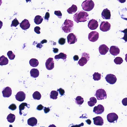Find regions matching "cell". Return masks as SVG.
Returning <instances> with one entry per match:
<instances>
[{"mask_svg":"<svg viewBox=\"0 0 127 127\" xmlns=\"http://www.w3.org/2000/svg\"><path fill=\"white\" fill-rule=\"evenodd\" d=\"M39 63L38 60L35 58H32L29 61V64L30 66L33 67L38 66Z\"/></svg>","mask_w":127,"mask_h":127,"instance_id":"obj_26","label":"cell"},{"mask_svg":"<svg viewBox=\"0 0 127 127\" xmlns=\"http://www.w3.org/2000/svg\"><path fill=\"white\" fill-rule=\"evenodd\" d=\"M8 108L11 110L14 111L16 109L17 106L15 104H13L9 106Z\"/></svg>","mask_w":127,"mask_h":127,"instance_id":"obj_39","label":"cell"},{"mask_svg":"<svg viewBox=\"0 0 127 127\" xmlns=\"http://www.w3.org/2000/svg\"><path fill=\"white\" fill-rule=\"evenodd\" d=\"M81 6L84 10L90 11L93 9L95 4L92 0H86L83 2Z\"/></svg>","mask_w":127,"mask_h":127,"instance_id":"obj_3","label":"cell"},{"mask_svg":"<svg viewBox=\"0 0 127 127\" xmlns=\"http://www.w3.org/2000/svg\"><path fill=\"white\" fill-rule=\"evenodd\" d=\"M26 3H28V2H31V0H26Z\"/></svg>","mask_w":127,"mask_h":127,"instance_id":"obj_54","label":"cell"},{"mask_svg":"<svg viewBox=\"0 0 127 127\" xmlns=\"http://www.w3.org/2000/svg\"><path fill=\"white\" fill-rule=\"evenodd\" d=\"M37 119L35 117H33L28 119V123L29 125L33 127L37 125Z\"/></svg>","mask_w":127,"mask_h":127,"instance_id":"obj_21","label":"cell"},{"mask_svg":"<svg viewBox=\"0 0 127 127\" xmlns=\"http://www.w3.org/2000/svg\"><path fill=\"white\" fill-rule=\"evenodd\" d=\"M87 123L89 124L90 125L92 123V121L90 119H88L85 121Z\"/></svg>","mask_w":127,"mask_h":127,"instance_id":"obj_49","label":"cell"},{"mask_svg":"<svg viewBox=\"0 0 127 127\" xmlns=\"http://www.w3.org/2000/svg\"><path fill=\"white\" fill-rule=\"evenodd\" d=\"M44 107L41 104L38 106L37 109L38 110L41 111L43 109Z\"/></svg>","mask_w":127,"mask_h":127,"instance_id":"obj_45","label":"cell"},{"mask_svg":"<svg viewBox=\"0 0 127 127\" xmlns=\"http://www.w3.org/2000/svg\"><path fill=\"white\" fill-rule=\"evenodd\" d=\"M102 17L103 19L110 20L111 14L110 11L107 8L104 9L102 13Z\"/></svg>","mask_w":127,"mask_h":127,"instance_id":"obj_14","label":"cell"},{"mask_svg":"<svg viewBox=\"0 0 127 127\" xmlns=\"http://www.w3.org/2000/svg\"><path fill=\"white\" fill-rule=\"evenodd\" d=\"M47 41L46 40H42L41 42V43H42V44H43L44 43H46L47 42Z\"/></svg>","mask_w":127,"mask_h":127,"instance_id":"obj_52","label":"cell"},{"mask_svg":"<svg viewBox=\"0 0 127 127\" xmlns=\"http://www.w3.org/2000/svg\"><path fill=\"white\" fill-rule=\"evenodd\" d=\"M123 61L122 58L120 57H116L114 60V63L117 65L121 64Z\"/></svg>","mask_w":127,"mask_h":127,"instance_id":"obj_35","label":"cell"},{"mask_svg":"<svg viewBox=\"0 0 127 127\" xmlns=\"http://www.w3.org/2000/svg\"><path fill=\"white\" fill-rule=\"evenodd\" d=\"M117 1L122 3H124L126 1V0H117Z\"/></svg>","mask_w":127,"mask_h":127,"instance_id":"obj_50","label":"cell"},{"mask_svg":"<svg viewBox=\"0 0 127 127\" xmlns=\"http://www.w3.org/2000/svg\"><path fill=\"white\" fill-rule=\"evenodd\" d=\"M20 26L23 30H25L29 28L30 24L28 20L25 19L20 23Z\"/></svg>","mask_w":127,"mask_h":127,"instance_id":"obj_18","label":"cell"},{"mask_svg":"<svg viewBox=\"0 0 127 127\" xmlns=\"http://www.w3.org/2000/svg\"><path fill=\"white\" fill-rule=\"evenodd\" d=\"M66 39L64 38H61L58 40L59 43L61 45H64L66 43Z\"/></svg>","mask_w":127,"mask_h":127,"instance_id":"obj_38","label":"cell"},{"mask_svg":"<svg viewBox=\"0 0 127 127\" xmlns=\"http://www.w3.org/2000/svg\"><path fill=\"white\" fill-rule=\"evenodd\" d=\"M75 61L78 60L79 59V57L78 56L75 55L73 57Z\"/></svg>","mask_w":127,"mask_h":127,"instance_id":"obj_47","label":"cell"},{"mask_svg":"<svg viewBox=\"0 0 127 127\" xmlns=\"http://www.w3.org/2000/svg\"><path fill=\"white\" fill-rule=\"evenodd\" d=\"M67 56L66 54L64 53L61 52L58 55L56 56L54 58L57 61L60 59L65 60L66 59Z\"/></svg>","mask_w":127,"mask_h":127,"instance_id":"obj_25","label":"cell"},{"mask_svg":"<svg viewBox=\"0 0 127 127\" xmlns=\"http://www.w3.org/2000/svg\"><path fill=\"white\" fill-rule=\"evenodd\" d=\"M50 17V14L48 12H47L45 14L44 19L45 21H48L49 20Z\"/></svg>","mask_w":127,"mask_h":127,"instance_id":"obj_43","label":"cell"},{"mask_svg":"<svg viewBox=\"0 0 127 127\" xmlns=\"http://www.w3.org/2000/svg\"><path fill=\"white\" fill-rule=\"evenodd\" d=\"M107 119L108 122L110 123H115L116 121L117 122L118 116L115 113H110L107 115Z\"/></svg>","mask_w":127,"mask_h":127,"instance_id":"obj_7","label":"cell"},{"mask_svg":"<svg viewBox=\"0 0 127 127\" xmlns=\"http://www.w3.org/2000/svg\"><path fill=\"white\" fill-rule=\"evenodd\" d=\"M90 101L88 102V105L90 107H92L95 105L97 103V99L94 97L91 98Z\"/></svg>","mask_w":127,"mask_h":127,"instance_id":"obj_28","label":"cell"},{"mask_svg":"<svg viewBox=\"0 0 127 127\" xmlns=\"http://www.w3.org/2000/svg\"><path fill=\"white\" fill-rule=\"evenodd\" d=\"M99 38V33L95 31H93L89 34L88 39L90 42H94L97 41Z\"/></svg>","mask_w":127,"mask_h":127,"instance_id":"obj_6","label":"cell"},{"mask_svg":"<svg viewBox=\"0 0 127 127\" xmlns=\"http://www.w3.org/2000/svg\"><path fill=\"white\" fill-rule=\"evenodd\" d=\"M15 115L11 113L8 114L7 117L8 121L10 123H13L15 121Z\"/></svg>","mask_w":127,"mask_h":127,"instance_id":"obj_29","label":"cell"},{"mask_svg":"<svg viewBox=\"0 0 127 127\" xmlns=\"http://www.w3.org/2000/svg\"><path fill=\"white\" fill-rule=\"evenodd\" d=\"M31 76L34 78L38 77L39 75V71L37 69L33 68L30 71Z\"/></svg>","mask_w":127,"mask_h":127,"instance_id":"obj_22","label":"cell"},{"mask_svg":"<svg viewBox=\"0 0 127 127\" xmlns=\"http://www.w3.org/2000/svg\"><path fill=\"white\" fill-rule=\"evenodd\" d=\"M104 106L101 105L99 104L94 107L93 112L97 114H101L104 112Z\"/></svg>","mask_w":127,"mask_h":127,"instance_id":"obj_15","label":"cell"},{"mask_svg":"<svg viewBox=\"0 0 127 127\" xmlns=\"http://www.w3.org/2000/svg\"><path fill=\"white\" fill-rule=\"evenodd\" d=\"M90 59L89 54L86 52H83L81 58L78 62V64L80 66H83L86 64Z\"/></svg>","mask_w":127,"mask_h":127,"instance_id":"obj_4","label":"cell"},{"mask_svg":"<svg viewBox=\"0 0 127 127\" xmlns=\"http://www.w3.org/2000/svg\"><path fill=\"white\" fill-rule=\"evenodd\" d=\"M54 14L57 16L60 19H61L62 18V14L60 11H55L54 12Z\"/></svg>","mask_w":127,"mask_h":127,"instance_id":"obj_40","label":"cell"},{"mask_svg":"<svg viewBox=\"0 0 127 127\" xmlns=\"http://www.w3.org/2000/svg\"><path fill=\"white\" fill-rule=\"evenodd\" d=\"M53 51L54 53H58L59 51V49H58L56 48H53Z\"/></svg>","mask_w":127,"mask_h":127,"instance_id":"obj_48","label":"cell"},{"mask_svg":"<svg viewBox=\"0 0 127 127\" xmlns=\"http://www.w3.org/2000/svg\"><path fill=\"white\" fill-rule=\"evenodd\" d=\"M26 94L22 91L18 92L15 95V98L17 100L20 102L23 101L25 99Z\"/></svg>","mask_w":127,"mask_h":127,"instance_id":"obj_16","label":"cell"},{"mask_svg":"<svg viewBox=\"0 0 127 127\" xmlns=\"http://www.w3.org/2000/svg\"><path fill=\"white\" fill-rule=\"evenodd\" d=\"M95 95L98 100H101L106 99L107 97L106 92L104 89H100L97 90Z\"/></svg>","mask_w":127,"mask_h":127,"instance_id":"obj_5","label":"cell"},{"mask_svg":"<svg viewBox=\"0 0 127 127\" xmlns=\"http://www.w3.org/2000/svg\"><path fill=\"white\" fill-rule=\"evenodd\" d=\"M111 24L107 21L102 22L100 26V29L104 32L109 31L111 28Z\"/></svg>","mask_w":127,"mask_h":127,"instance_id":"obj_8","label":"cell"},{"mask_svg":"<svg viewBox=\"0 0 127 127\" xmlns=\"http://www.w3.org/2000/svg\"><path fill=\"white\" fill-rule=\"evenodd\" d=\"M41 29V28L39 27L36 26L34 28V30L36 33L39 34L41 33V32L40 31Z\"/></svg>","mask_w":127,"mask_h":127,"instance_id":"obj_41","label":"cell"},{"mask_svg":"<svg viewBox=\"0 0 127 127\" xmlns=\"http://www.w3.org/2000/svg\"><path fill=\"white\" fill-rule=\"evenodd\" d=\"M7 55L9 58L11 60L14 59L15 57V54L11 51H9L7 53Z\"/></svg>","mask_w":127,"mask_h":127,"instance_id":"obj_36","label":"cell"},{"mask_svg":"<svg viewBox=\"0 0 127 127\" xmlns=\"http://www.w3.org/2000/svg\"><path fill=\"white\" fill-rule=\"evenodd\" d=\"M109 49L105 44H102L99 46V48L100 53L102 55H105L108 51Z\"/></svg>","mask_w":127,"mask_h":127,"instance_id":"obj_17","label":"cell"},{"mask_svg":"<svg viewBox=\"0 0 127 127\" xmlns=\"http://www.w3.org/2000/svg\"><path fill=\"white\" fill-rule=\"evenodd\" d=\"M3 96L5 98H9L10 97L12 93L11 88L9 87L4 88L2 91Z\"/></svg>","mask_w":127,"mask_h":127,"instance_id":"obj_13","label":"cell"},{"mask_svg":"<svg viewBox=\"0 0 127 127\" xmlns=\"http://www.w3.org/2000/svg\"><path fill=\"white\" fill-rule=\"evenodd\" d=\"M42 45L41 43H39L37 44V47L38 48H41L42 47V46H41Z\"/></svg>","mask_w":127,"mask_h":127,"instance_id":"obj_51","label":"cell"},{"mask_svg":"<svg viewBox=\"0 0 127 127\" xmlns=\"http://www.w3.org/2000/svg\"><path fill=\"white\" fill-rule=\"evenodd\" d=\"M8 60L7 58L4 56H2L0 57V65H5L8 64Z\"/></svg>","mask_w":127,"mask_h":127,"instance_id":"obj_23","label":"cell"},{"mask_svg":"<svg viewBox=\"0 0 127 127\" xmlns=\"http://www.w3.org/2000/svg\"><path fill=\"white\" fill-rule=\"evenodd\" d=\"M77 6L73 4L71 7L68 9L67 11L69 14H72L75 13L77 11Z\"/></svg>","mask_w":127,"mask_h":127,"instance_id":"obj_24","label":"cell"},{"mask_svg":"<svg viewBox=\"0 0 127 127\" xmlns=\"http://www.w3.org/2000/svg\"><path fill=\"white\" fill-rule=\"evenodd\" d=\"M105 79L107 82L111 85H113L115 84L117 80V78L116 76L112 74L107 75Z\"/></svg>","mask_w":127,"mask_h":127,"instance_id":"obj_9","label":"cell"},{"mask_svg":"<svg viewBox=\"0 0 127 127\" xmlns=\"http://www.w3.org/2000/svg\"><path fill=\"white\" fill-rule=\"evenodd\" d=\"M20 24L19 21L17 20L16 18H15L12 22V23L11 25V27H16L17 26Z\"/></svg>","mask_w":127,"mask_h":127,"instance_id":"obj_37","label":"cell"},{"mask_svg":"<svg viewBox=\"0 0 127 127\" xmlns=\"http://www.w3.org/2000/svg\"><path fill=\"white\" fill-rule=\"evenodd\" d=\"M74 23L73 21L69 20H66L63 24L61 28L65 33H68L72 32L74 27Z\"/></svg>","mask_w":127,"mask_h":127,"instance_id":"obj_2","label":"cell"},{"mask_svg":"<svg viewBox=\"0 0 127 127\" xmlns=\"http://www.w3.org/2000/svg\"><path fill=\"white\" fill-rule=\"evenodd\" d=\"M75 102L78 105H82L84 102V98L81 96H78L75 99Z\"/></svg>","mask_w":127,"mask_h":127,"instance_id":"obj_30","label":"cell"},{"mask_svg":"<svg viewBox=\"0 0 127 127\" xmlns=\"http://www.w3.org/2000/svg\"><path fill=\"white\" fill-rule=\"evenodd\" d=\"M43 20V18L39 15L36 16L34 19V22L37 25H39L42 23Z\"/></svg>","mask_w":127,"mask_h":127,"instance_id":"obj_27","label":"cell"},{"mask_svg":"<svg viewBox=\"0 0 127 127\" xmlns=\"http://www.w3.org/2000/svg\"><path fill=\"white\" fill-rule=\"evenodd\" d=\"M33 97L34 99L39 100L42 97L40 93L38 91L35 92L33 94Z\"/></svg>","mask_w":127,"mask_h":127,"instance_id":"obj_32","label":"cell"},{"mask_svg":"<svg viewBox=\"0 0 127 127\" xmlns=\"http://www.w3.org/2000/svg\"><path fill=\"white\" fill-rule=\"evenodd\" d=\"M99 26L98 22L96 20L92 19L89 21L88 24L89 28L92 30L96 29Z\"/></svg>","mask_w":127,"mask_h":127,"instance_id":"obj_10","label":"cell"},{"mask_svg":"<svg viewBox=\"0 0 127 127\" xmlns=\"http://www.w3.org/2000/svg\"><path fill=\"white\" fill-rule=\"evenodd\" d=\"M3 25V22L0 20V29H1Z\"/></svg>","mask_w":127,"mask_h":127,"instance_id":"obj_53","label":"cell"},{"mask_svg":"<svg viewBox=\"0 0 127 127\" xmlns=\"http://www.w3.org/2000/svg\"><path fill=\"white\" fill-rule=\"evenodd\" d=\"M67 39L68 43L69 44H72L77 42L78 38L76 35L73 33H71L67 36Z\"/></svg>","mask_w":127,"mask_h":127,"instance_id":"obj_11","label":"cell"},{"mask_svg":"<svg viewBox=\"0 0 127 127\" xmlns=\"http://www.w3.org/2000/svg\"><path fill=\"white\" fill-rule=\"evenodd\" d=\"M94 124L97 126H102L104 124V120L102 117L98 116L93 118Z\"/></svg>","mask_w":127,"mask_h":127,"instance_id":"obj_19","label":"cell"},{"mask_svg":"<svg viewBox=\"0 0 127 127\" xmlns=\"http://www.w3.org/2000/svg\"><path fill=\"white\" fill-rule=\"evenodd\" d=\"M46 68L49 70L53 69L54 67L53 59L52 58H49L47 59L45 63Z\"/></svg>","mask_w":127,"mask_h":127,"instance_id":"obj_12","label":"cell"},{"mask_svg":"<svg viewBox=\"0 0 127 127\" xmlns=\"http://www.w3.org/2000/svg\"><path fill=\"white\" fill-rule=\"evenodd\" d=\"M2 3V0H0V6H1Z\"/></svg>","mask_w":127,"mask_h":127,"instance_id":"obj_55","label":"cell"},{"mask_svg":"<svg viewBox=\"0 0 127 127\" xmlns=\"http://www.w3.org/2000/svg\"><path fill=\"white\" fill-rule=\"evenodd\" d=\"M57 91H58L60 94L62 96H63L65 93V91L61 88H60L57 90Z\"/></svg>","mask_w":127,"mask_h":127,"instance_id":"obj_42","label":"cell"},{"mask_svg":"<svg viewBox=\"0 0 127 127\" xmlns=\"http://www.w3.org/2000/svg\"><path fill=\"white\" fill-rule=\"evenodd\" d=\"M93 79L95 81H99L101 78V74L98 72H95L93 75Z\"/></svg>","mask_w":127,"mask_h":127,"instance_id":"obj_34","label":"cell"},{"mask_svg":"<svg viewBox=\"0 0 127 127\" xmlns=\"http://www.w3.org/2000/svg\"><path fill=\"white\" fill-rule=\"evenodd\" d=\"M127 98H126L122 100V103L123 105L126 106H127Z\"/></svg>","mask_w":127,"mask_h":127,"instance_id":"obj_44","label":"cell"},{"mask_svg":"<svg viewBox=\"0 0 127 127\" xmlns=\"http://www.w3.org/2000/svg\"><path fill=\"white\" fill-rule=\"evenodd\" d=\"M58 92L56 91L53 90L51 92L50 95L51 99H56L58 98Z\"/></svg>","mask_w":127,"mask_h":127,"instance_id":"obj_31","label":"cell"},{"mask_svg":"<svg viewBox=\"0 0 127 127\" xmlns=\"http://www.w3.org/2000/svg\"><path fill=\"white\" fill-rule=\"evenodd\" d=\"M120 49L119 47L115 46H111L110 50V53L114 56L118 55L120 53Z\"/></svg>","mask_w":127,"mask_h":127,"instance_id":"obj_20","label":"cell"},{"mask_svg":"<svg viewBox=\"0 0 127 127\" xmlns=\"http://www.w3.org/2000/svg\"><path fill=\"white\" fill-rule=\"evenodd\" d=\"M50 108L49 107L47 108L46 107H44V111L45 113H47L50 111Z\"/></svg>","mask_w":127,"mask_h":127,"instance_id":"obj_46","label":"cell"},{"mask_svg":"<svg viewBox=\"0 0 127 127\" xmlns=\"http://www.w3.org/2000/svg\"><path fill=\"white\" fill-rule=\"evenodd\" d=\"M29 105H28V103H23L21 104L19 106V108L20 110V114L21 115L22 114V111L24 110L26 108V107L29 106Z\"/></svg>","mask_w":127,"mask_h":127,"instance_id":"obj_33","label":"cell"},{"mask_svg":"<svg viewBox=\"0 0 127 127\" xmlns=\"http://www.w3.org/2000/svg\"><path fill=\"white\" fill-rule=\"evenodd\" d=\"M89 14L86 12L82 11H79L74 15V21L77 23L85 22L89 19Z\"/></svg>","mask_w":127,"mask_h":127,"instance_id":"obj_1","label":"cell"}]
</instances>
